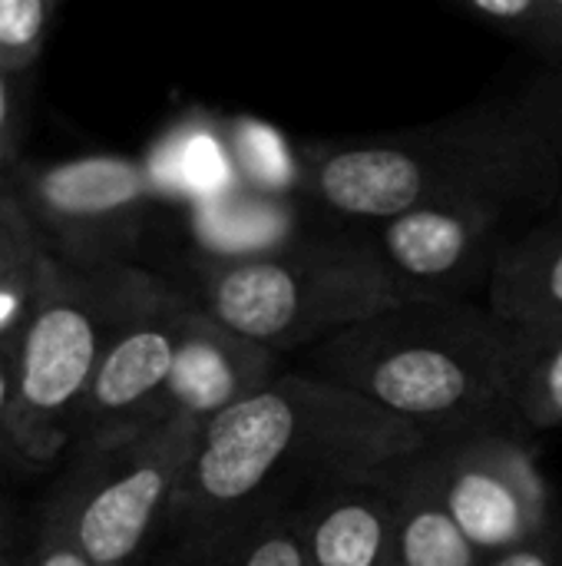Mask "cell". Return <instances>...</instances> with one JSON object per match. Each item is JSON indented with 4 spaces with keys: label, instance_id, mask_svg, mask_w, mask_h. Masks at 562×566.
Wrapping results in <instances>:
<instances>
[{
    "label": "cell",
    "instance_id": "cell-1",
    "mask_svg": "<svg viewBox=\"0 0 562 566\" xmlns=\"http://www.w3.org/2000/svg\"><path fill=\"white\" fill-rule=\"evenodd\" d=\"M427 441L368 398L315 375L282 371L209 421L179 478L169 531L255 507H298L328 488L371 484Z\"/></svg>",
    "mask_w": 562,
    "mask_h": 566
},
{
    "label": "cell",
    "instance_id": "cell-2",
    "mask_svg": "<svg viewBox=\"0 0 562 566\" xmlns=\"http://www.w3.org/2000/svg\"><path fill=\"white\" fill-rule=\"evenodd\" d=\"M560 186L562 166L513 123L507 99L411 129L298 149V192L358 229L464 199L543 216Z\"/></svg>",
    "mask_w": 562,
    "mask_h": 566
},
{
    "label": "cell",
    "instance_id": "cell-3",
    "mask_svg": "<svg viewBox=\"0 0 562 566\" xmlns=\"http://www.w3.org/2000/svg\"><path fill=\"white\" fill-rule=\"evenodd\" d=\"M513 325L484 302L394 305L315 345V378L341 385L427 444L474 434L527 438L507 401Z\"/></svg>",
    "mask_w": 562,
    "mask_h": 566
},
{
    "label": "cell",
    "instance_id": "cell-4",
    "mask_svg": "<svg viewBox=\"0 0 562 566\" xmlns=\"http://www.w3.org/2000/svg\"><path fill=\"white\" fill-rule=\"evenodd\" d=\"M162 289L166 279L142 265L73 269L43 255L36 302L13 355L17 461L46 468L70 451L73 421L99 358Z\"/></svg>",
    "mask_w": 562,
    "mask_h": 566
},
{
    "label": "cell",
    "instance_id": "cell-5",
    "mask_svg": "<svg viewBox=\"0 0 562 566\" xmlns=\"http://www.w3.org/2000/svg\"><path fill=\"white\" fill-rule=\"evenodd\" d=\"M185 295L212 322L275 355L315 348L397 305L361 229L298 235L248 259H195Z\"/></svg>",
    "mask_w": 562,
    "mask_h": 566
},
{
    "label": "cell",
    "instance_id": "cell-6",
    "mask_svg": "<svg viewBox=\"0 0 562 566\" xmlns=\"http://www.w3.org/2000/svg\"><path fill=\"white\" fill-rule=\"evenodd\" d=\"M202 428L166 418L73 451L43 521L93 566H132L169 524L179 478Z\"/></svg>",
    "mask_w": 562,
    "mask_h": 566
},
{
    "label": "cell",
    "instance_id": "cell-7",
    "mask_svg": "<svg viewBox=\"0 0 562 566\" xmlns=\"http://www.w3.org/2000/svg\"><path fill=\"white\" fill-rule=\"evenodd\" d=\"M26 216L40 249L73 269L139 265L156 192L142 159L89 153L20 166L0 182Z\"/></svg>",
    "mask_w": 562,
    "mask_h": 566
},
{
    "label": "cell",
    "instance_id": "cell-8",
    "mask_svg": "<svg viewBox=\"0 0 562 566\" xmlns=\"http://www.w3.org/2000/svg\"><path fill=\"white\" fill-rule=\"evenodd\" d=\"M540 216L494 199L414 209L361 229L397 305L487 298L503 249Z\"/></svg>",
    "mask_w": 562,
    "mask_h": 566
},
{
    "label": "cell",
    "instance_id": "cell-9",
    "mask_svg": "<svg viewBox=\"0 0 562 566\" xmlns=\"http://www.w3.org/2000/svg\"><path fill=\"white\" fill-rule=\"evenodd\" d=\"M414 464L457 531L484 557L523 544L556 511L553 488L527 438L474 434L434 441L414 454Z\"/></svg>",
    "mask_w": 562,
    "mask_h": 566
},
{
    "label": "cell",
    "instance_id": "cell-10",
    "mask_svg": "<svg viewBox=\"0 0 562 566\" xmlns=\"http://www.w3.org/2000/svg\"><path fill=\"white\" fill-rule=\"evenodd\" d=\"M195 315L185 289H166L129 318L99 358L73 421L70 454L149 428L156 398L172 368L176 345Z\"/></svg>",
    "mask_w": 562,
    "mask_h": 566
},
{
    "label": "cell",
    "instance_id": "cell-11",
    "mask_svg": "<svg viewBox=\"0 0 562 566\" xmlns=\"http://www.w3.org/2000/svg\"><path fill=\"white\" fill-rule=\"evenodd\" d=\"M282 371V355L229 332L195 308L176 345L172 368L156 398L149 424L182 418L195 428H205L248 395L262 391Z\"/></svg>",
    "mask_w": 562,
    "mask_h": 566
},
{
    "label": "cell",
    "instance_id": "cell-12",
    "mask_svg": "<svg viewBox=\"0 0 562 566\" xmlns=\"http://www.w3.org/2000/svg\"><path fill=\"white\" fill-rule=\"evenodd\" d=\"M295 517L301 566H394V504L378 481L328 488Z\"/></svg>",
    "mask_w": 562,
    "mask_h": 566
},
{
    "label": "cell",
    "instance_id": "cell-13",
    "mask_svg": "<svg viewBox=\"0 0 562 566\" xmlns=\"http://www.w3.org/2000/svg\"><path fill=\"white\" fill-rule=\"evenodd\" d=\"M484 305L510 325L562 332V186L550 209L503 249Z\"/></svg>",
    "mask_w": 562,
    "mask_h": 566
},
{
    "label": "cell",
    "instance_id": "cell-14",
    "mask_svg": "<svg viewBox=\"0 0 562 566\" xmlns=\"http://www.w3.org/2000/svg\"><path fill=\"white\" fill-rule=\"evenodd\" d=\"M295 511L272 504L179 531L166 566H301Z\"/></svg>",
    "mask_w": 562,
    "mask_h": 566
},
{
    "label": "cell",
    "instance_id": "cell-15",
    "mask_svg": "<svg viewBox=\"0 0 562 566\" xmlns=\"http://www.w3.org/2000/svg\"><path fill=\"white\" fill-rule=\"evenodd\" d=\"M394 504V566H484L487 557L457 531L414 454L378 478Z\"/></svg>",
    "mask_w": 562,
    "mask_h": 566
},
{
    "label": "cell",
    "instance_id": "cell-16",
    "mask_svg": "<svg viewBox=\"0 0 562 566\" xmlns=\"http://www.w3.org/2000/svg\"><path fill=\"white\" fill-rule=\"evenodd\" d=\"M185 212L205 262L248 259L298 239V216L288 199L245 192L238 186L192 202L185 206Z\"/></svg>",
    "mask_w": 562,
    "mask_h": 566
},
{
    "label": "cell",
    "instance_id": "cell-17",
    "mask_svg": "<svg viewBox=\"0 0 562 566\" xmlns=\"http://www.w3.org/2000/svg\"><path fill=\"white\" fill-rule=\"evenodd\" d=\"M142 166L156 199L192 206L235 189L225 129L209 116H182V123L172 126L149 156H142Z\"/></svg>",
    "mask_w": 562,
    "mask_h": 566
},
{
    "label": "cell",
    "instance_id": "cell-18",
    "mask_svg": "<svg viewBox=\"0 0 562 566\" xmlns=\"http://www.w3.org/2000/svg\"><path fill=\"white\" fill-rule=\"evenodd\" d=\"M503 385L517 421L530 434L562 428V332L513 325Z\"/></svg>",
    "mask_w": 562,
    "mask_h": 566
},
{
    "label": "cell",
    "instance_id": "cell-19",
    "mask_svg": "<svg viewBox=\"0 0 562 566\" xmlns=\"http://www.w3.org/2000/svg\"><path fill=\"white\" fill-rule=\"evenodd\" d=\"M222 129L238 189L272 199H285L291 189L298 192V153L285 146L282 133L255 119H232Z\"/></svg>",
    "mask_w": 562,
    "mask_h": 566
},
{
    "label": "cell",
    "instance_id": "cell-20",
    "mask_svg": "<svg viewBox=\"0 0 562 566\" xmlns=\"http://www.w3.org/2000/svg\"><path fill=\"white\" fill-rule=\"evenodd\" d=\"M460 10L543 60V66H562V0H470Z\"/></svg>",
    "mask_w": 562,
    "mask_h": 566
},
{
    "label": "cell",
    "instance_id": "cell-21",
    "mask_svg": "<svg viewBox=\"0 0 562 566\" xmlns=\"http://www.w3.org/2000/svg\"><path fill=\"white\" fill-rule=\"evenodd\" d=\"M60 3L53 0H0V70L26 76L53 33Z\"/></svg>",
    "mask_w": 562,
    "mask_h": 566
},
{
    "label": "cell",
    "instance_id": "cell-22",
    "mask_svg": "<svg viewBox=\"0 0 562 566\" xmlns=\"http://www.w3.org/2000/svg\"><path fill=\"white\" fill-rule=\"evenodd\" d=\"M513 123L562 166V66H543L510 99Z\"/></svg>",
    "mask_w": 562,
    "mask_h": 566
},
{
    "label": "cell",
    "instance_id": "cell-23",
    "mask_svg": "<svg viewBox=\"0 0 562 566\" xmlns=\"http://www.w3.org/2000/svg\"><path fill=\"white\" fill-rule=\"evenodd\" d=\"M40 262L17 269L10 275H0V352L17 355V345L23 338V328L30 322L36 289H40Z\"/></svg>",
    "mask_w": 562,
    "mask_h": 566
},
{
    "label": "cell",
    "instance_id": "cell-24",
    "mask_svg": "<svg viewBox=\"0 0 562 566\" xmlns=\"http://www.w3.org/2000/svg\"><path fill=\"white\" fill-rule=\"evenodd\" d=\"M43 255L46 252L40 249V239L33 235L17 199L0 186V275L26 269V265L40 262Z\"/></svg>",
    "mask_w": 562,
    "mask_h": 566
},
{
    "label": "cell",
    "instance_id": "cell-25",
    "mask_svg": "<svg viewBox=\"0 0 562 566\" xmlns=\"http://www.w3.org/2000/svg\"><path fill=\"white\" fill-rule=\"evenodd\" d=\"M23 80L0 70V182L20 166L23 143Z\"/></svg>",
    "mask_w": 562,
    "mask_h": 566
},
{
    "label": "cell",
    "instance_id": "cell-26",
    "mask_svg": "<svg viewBox=\"0 0 562 566\" xmlns=\"http://www.w3.org/2000/svg\"><path fill=\"white\" fill-rule=\"evenodd\" d=\"M484 566H562V507L556 504V511L550 514V521L527 537L523 544L487 557Z\"/></svg>",
    "mask_w": 562,
    "mask_h": 566
},
{
    "label": "cell",
    "instance_id": "cell-27",
    "mask_svg": "<svg viewBox=\"0 0 562 566\" xmlns=\"http://www.w3.org/2000/svg\"><path fill=\"white\" fill-rule=\"evenodd\" d=\"M17 566H93L63 534H56L53 527L40 524L36 537L30 547L20 551Z\"/></svg>",
    "mask_w": 562,
    "mask_h": 566
},
{
    "label": "cell",
    "instance_id": "cell-28",
    "mask_svg": "<svg viewBox=\"0 0 562 566\" xmlns=\"http://www.w3.org/2000/svg\"><path fill=\"white\" fill-rule=\"evenodd\" d=\"M10 411H13V355L0 352V458H13V438H10Z\"/></svg>",
    "mask_w": 562,
    "mask_h": 566
},
{
    "label": "cell",
    "instance_id": "cell-29",
    "mask_svg": "<svg viewBox=\"0 0 562 566\" xmlns=\"http://www.w3.org/2000/svg\"><path fill=\"white\" fill-rule=\"evenodd\" d=\"M13 554H17V524H13L10 511L3 507V501H0V560H7Z\"/></svg>",
    "mask_w": 562,
    "mask_h": 566
},
{
    "label": "cell",
    "instance_id": "cell-30",
    "mask_svg": "<svg viewBox=\"0 0 562 566\" xmlns=\"http://www.w3.org/2000/svg\"><path fill=\"white\" fill-rule=\"evenodd\" d=\"M17 557H20V551H17L13 557H7V560H0V566H17Z\"/></svg>",
    "mask_w": 562,
    "mask_h": 566
}]
</instances>
